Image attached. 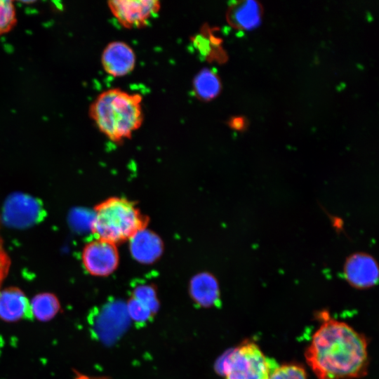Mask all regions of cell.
Wrapping results in <instances>:
<instances>
[{
    "label": "cell",
    "mask_w": 379,
    "mask_h": 379,
    "mask_svg": "<svg viewBox=\"0 0 379 379\" xmlns=\"http://www.w3.org/2000/svg\"><path fill=\"white\" fill-rule=\"evenodd\" d=\"M319 328L305 352V361L317 379H357L369 366L368 340L328 310L317 313Z\"/></svg>",
    "instance_id": "cell-1"
},
{
    "label": "cell",
    "mask_w": 379,
    "mask_h": 379,
    "mask_svg": "<svg viewBox=\"0 0 379 379\" xmlns=\"http://www.w3.org/2000/svg\"><path fill=\"white\" fill-rule=\"evenodd\" d=\"M142 98L119 88L100 93L90 114L98 129L110 140L121 142L131 138L143 121Z\"/></svg>",
    "instance_id": "cell-2"
},
{
    "label": "cell",
    "mask_w": 379,
    "mask_h": 379,
    "mask_svg": "<svg viewBox=\"0 0 379 379\" xmlns=\"http://www.w3.org/2000/svg\"><path fill=\"white\" fill-rule=\"evenodd\" d=\"M91 230L95 239L118 245L146 229L148 218L126 198L112 197L94 207Z\"/></svg>",
    "instance_id": "cell-3"
},
{
    "label": "cell",
    "mask_w": 379,
    "mask_h": 379,
    "mask_svg": "<svg viewBox=\"0 0 379 379\" xmlns=\"http://www.w3.org/2000/svg\"><path fill=\"white\" fill-rule=\"evenodd\" d=\"M278 366L254 340L245 339L218 360L216 370L224 379H269Z\"/></svg>",
    "instance_id": "cell-4"
},
{
    "label": "cell",
    "mask_w": 379,
    "mask_h": 379,
    "mask_svg": "<svg viewBox=\"0 0 379 379\" xmlns=\"http://www.w3.org/2000/svg\"><path fill=\"white\" fill-rule=\"evenodd\" d=\"M108 6L121 26L140 28L158 14L161 3L157 0H112Z\"/></svg>",
    "instance_id": "cell-5"
},
{
    "label": "cell",
    "mask_w": 379,
    "mask_h": 379,
    "mask_svg": "<svg viewBox=\"0 0 379 379\" xmlns=\"http://www.w3.org/2000/svg\"><path fill=\"white\" fill-rule=\"evenodd\" d=\"M81 260L85 270L95 277L112 274L119 263L117 246L105 240L95 239L83 248Z\"/></svg>",
    "instance_id": "cell-6"
},
{
    "label": "cell",
    "mask_w": 379,
    "mask_h": 379,
    "mask_svg": "<svg viewBox=\"0 0 379 379\" xmlns=\"http://www.w3.org/2000/svg\"><path fill=\"white\" fill-rule=\"evenodd\" d=\"M344 277L348 284L357 289L374 286L378 281V266L376 260L366 253L351 255L345 261Z\"/></svg>",
    "instance_id": "cell-7"
},
{
    "label": "cell",
    "mask_w": 379,
    "mask_h": 379,
    "mask_svg": "<svg viewBox=\"0 0 379 379\" xmlns=\"http://www.w3.org/2000/svg\"><path fill=\"white\" fill-rule=\"evenodd\" d=\"M133 49L126 43L114 41L108 44L101 55L104 70L109 75L120 77L131 73L135 65Z\"/></svg>",
    "instance_id": "cell-8"
},
{
    "label": "cell",
    "mask_w": 379,
    "mask_h": 379,
    "mask_svg": "<svg viewBox=\"0 0 379 379\" xmlns=\"http://www.w3.org/2000/svg\"><path fill=\"white\" fill-rule=\"evenodd\" d=\"M41 206L32 197L18 194L8 199L4 207V219L15 227H27L41 218Z\"/></svg>",
    "instance_id": "cell-9"
},
{
    "label": "cell",
    "mask_w": 379,
    "mask_h": 379,
    "mask_svg": "<svg viewBox=\"0 0 379 379\" xmlns=\"http://www.w3.org/2000/svg\"><path fill=\"white\" fill-rule=\"evenodd\" d=\"M262 14V6L258 1H235L228 8L227 20L233 27L248 31L260 25Z\"/></svg>",
    "instance_id": "cell-10"
},
{
    "label": "cell",
    "mask_w": 379,
    "mask_h": 379,
    "mask_svg": "<svg viewBox=\"0 0 379 379\" xmlns=\"http://www.w3.org/2000/svg\"><path fill=\"white\" fill-rule=\"evenodd\" d=\"M29 304L20 288L8 287L0 291V319L6 321H16L25 317Z\"/></svg>",
    "instance_id": "cell-11"
},
{
    "label": "cell",
    "mask_w": 379,
    "mask_h": 379,
    "mask_svg": "<svg viewBox=\"0 0 379 379\" xmlns=\"http://www.w3.org/2000/svg\"><path fill=\"white\" fill-rule=\"evenodd\" d=\"M190 293L194 301L201 307L215 305L219 300V286L214 277L210 274L194 277L190 285Z\"/></svg>",
    "instance_id": "cell-12"
},
{
    "label": "cell",
    "mask_w": 379,
    "mask_h": 379,
    "mask_svg": "<svg viewBox=\"0 0 379 379\" xmlns=\"http://www.w3.org/2000/svg\"><path fill=\"white\" fill-rule=\"evenodd\" d=\"M222 84L218 74L208 68L202 69L193 81L195 95L201 100L210 101L220 93Z\"/></svg>",
    "instance_id": "cell-13"
},
{
    "label": "cell",
    "mask_w": 379,
    "mask_h": 379,
    "mask_svg": "<svg viewBox=\"0 0 379 379\" xmlns=\"http://www.w3.org/2000/svg\"><path fill=\"white\" fill-rule=\"evenodd\" d=\"M29 309L36 319L42 321H49L59 312L60 302L54 294L41 293L32 298Z\"/></svg>",
    "instance_id": "cell-14"
},
{
    "label": "cell",
    "mask_w": 379,
    "mask_h": 379,
    "mask_svg": "<svg viewBox=\"0 0 379 379\" xmlns=\"http://www.w3.org/2000/svg\"><path fill=\"white\" fill-rule=\"evenodd\" d=\"M133 238L138 241L131 244L132 252L137 258L141 254L138 259L144 261L154 260L159 255L161 246L157 237L149 234L144 236L142 230Z\"/></svg>",
    "instance_id": "cell-15"
},
{
    "label": "cell",
    "mask_w": 379,
    "mask_h": 379,
    "mask_svg": "<svg viewBox=\"0 0 379 379\" xmlns=\"http://www.w3.org/2000/svg\"><path fill=\"white\" fill-rule=\"evenodd\" d=\"M269 379H307V374L303 366L291 362L279 365Z\"/></svg>",
    "instance_id": "cell-16"
},
{
    "label": "cell",
    "mask_w": 379,
    "mask_h": 379,
    "mask_svg": "<svg viewBox=\"0 0 379 379\" xmlns=\"http://www.w3.org/2000/svg\"><path fill=\"white\" fill-rule=\"evenodd\" d=\"M131 297L149 307L154 314L157 312L159 302L154 287L139 286L135 289Z\"/></svg>",
    "instance_id": "cell-17"
},
{
    "label": "cell",
    "mask_w": 379,
    "mask_h": 379,
    "mask_svg": "<svg viewBox=\"0 0 379 379\" xmlns=\"http://www.w3.org/2000/svg\"><path fill=\"white\" fill-rule=\"evenodd\" d=\"M126 312L133 321L144 323L151 319L154 313L147 306L137 301L132 297L128 301Z\"/></svg>",
    "instance_id": "cell-18"
},
{
    "label": "cell",
    "mask_w": 379,
    "mask_h": 379,
    "mask_svg": "<svg viewBox=\"0 0 379 379\" xmlns=\"http://www.w3.org/2000/svg\"><path fill=\"white\" fill-rule=\"evenodd\" d=\"M15 22V9L11 1L0 0V34L8 32Z\"/></svg>",
    "instance_id": "cell-19"
},
{
    "label": "cell",
    "mask_w": 379,
    "mask_h": 379,
    "mask_svg": "<svg viewBox=\"0 0 379 379\" xmlns=\"http://www.w3.org/2000/svg\"><path fill=\"white\" fill-rule=\"evenodd\" d=\"M10 266L11 260L4 248V242L0 234V284L8 274Z\"/></svg>",
    "instance_id": "cell-20"
},
{
    "label": "cell",
    "mask_w": 379,
    "mask_h": 379,
    "mask_svg": "<svg viewBox=\"0 0 379 379\" xmlns=\"http://www.w3.org/2000/svg\"><path fill=\"white\" fill-rule=\"evenodd\" d=\"M230 125L233 129L240 131L245 128L246 121L243 117H234L230 121Z\"/></svg>",
    "instance_id": "cell-21"
}]
</instances>
